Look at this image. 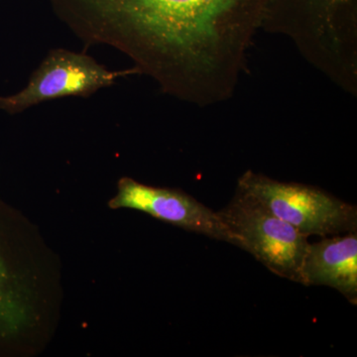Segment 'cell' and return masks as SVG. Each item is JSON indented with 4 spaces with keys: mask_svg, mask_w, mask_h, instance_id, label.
<instances>
[{
    "mask_svg": "<svg viewBox=\"0 0 357 357\" xmlns=\"http://www.w3.org/2000/svg\"><path fill=\"white\" fill-rule=\"evenodd\" d=\"M270 0H48L91 46L112 47L162 93L199 107L234 96Z\"/></svg>",
    "mask_w": 357,
    "mask_h": 357,
    "instance_id": "6da1fadb",
    "label": "cell"
},
{
    "mask_svg": "<svg viewBox=\"0 0 357 357\" xmlns=\"http://www.w3.org/2000/svg\"><path fill=\"white\" fill-rule=\"evenodd\" d=\"M217 213L229 232L230 244L248 251L272 273L302 283L307 236L237 188L229 204Z\"/></svg>",
    "mask_w": 357,
    "mask_h": 357,
    "instance_id": "3957f363",
    "label": "cell"
},
{
    "mask_svg": "<svg viewBox=\"0 0 357 357\" xmlns=\"http://www.w3.org/2000/svg\"><path fill=\"white\" fill-rule=\"evenodd\" d=\"M261 30L287 37L300 55L357 96V0H270Z\"/></svg>",
    "mask_w": 357,
    "mask_h": 357,
    "instance_id": "7a4b0ae2",
    "label": "cell"
},
{
    "mask_svg": "<svg viewBox=\"0 0 357 357\" xmlns=\"http://www.w3.org/2000/svg\"><path fill=\"white\" fill-rule=\"evenodd\" d=\"M21 258L17 220L0 203V351L14 347L31 326V291Z\"/></svg>",
    "mask_w": 357,
    "mask_h": 357,
    "instance_id": "52a82bcc",
    "label": "cell"
},
{
    "mask_svg": "<svg viewBox=\"0 0 357 357\" xmlns=\"http://www.w3.org/2000/svg\"><path fill=\"white\" fill-rule=\"evenodd\" d=\"M305 286L335 289L352 305L357 304V232L324 237L309 244L303 261Z\"/></svg>",
    "mask_w": 357,
    "mask_h": 357,
    "instance_id": "ba28073f",
    "label": "cell"
},
{
    "mask_svg": "<svg viewBox=\"0 0 357 357\" xmlns=\"http://www.w3.org/2000/svg\"><path fill=\"white\" fill-rule=\"evenodd\" d=\"M109 206L112 210L142 211L181 229L230 243L229 232L217 211L181 190L154 187L123 177L119 181L116 195Z\"/></svg>",
    "mask_w": 357,
    "mask_h": 357,
    "instance_id": "8992f818",
    "label": "cell"
},
{
    "mask_svg": "<svg viewBox=\"0 0 357 357\" xmlns=\"http://www.w3.org/2000/svg\"><path fill=\"white\" fill-rule=\"evenodd\" d=\"M237 189L307 237L356 231V206L314 185L280 182L248 170L238 178Z\"/></svg>",
    "mask_w": 357,
    "mask_h": 357,
    "instance_id": "277c9868",
    "label": "cell"
},
{
    "mask_svg": "<svg viewBox=\"0 0 357 357\" xmlns=\"http://www.w3.org/2000/svg\"><path fill=\"white\" fill-rule=\"evenodd\" d=\"M138 75L135 68L109 70L83 53L53 49L32 73L27 86L20 93L0 96V109L17 114L40 103L77 96L89 98L109 88L121 77Z\"/></svg>",
    "mask_w": 357,
    "mask_h": 357,
    "instance_id": "5b68a950",
    "label": "cell"
}]
</instances>
